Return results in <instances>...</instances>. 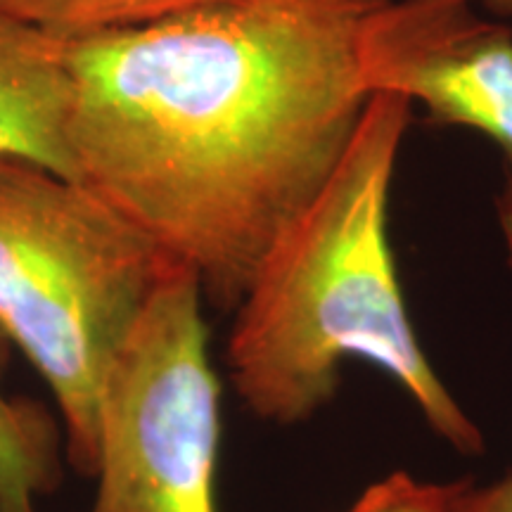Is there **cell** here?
<instances>
[{
    "instance_id": "obj_1",
    "label": "cell",
    "mask_w": 512,
    "mask_h": 512,
    "mask_svg": "<svg viewBox=\"0 0 512 512\" xmlns=\"http://www.w3.org/2000/svg\"><path fill=\"white\" fill-rule=\"evenodd\" d=\"M384 3L216 0L69 43L76 181L235 311L354 138Z\"/></svg>"
},
{
    "instance_id": "obj_2",
    "label": "cell",
    "mask_w": 512,
    "mask_h": 512,
    "mask_svg": "<svg viewBox=\"0 0 512 512\" xmlns=\"http://www.w3.org/2000/svg\"><path fill=\"white\" fill-rule=\"evenodd\" d=\"M411 117L403 95H370L335 171L235 309L226 361L256 418L297 425L335 399L342 363L361 358L411 396L437 437L479 456L484 434L422 351L389 240V197Z\"/></svg>"
},
{
    "instance_id": "obj_3",
    "label": "cell",
    "mask_w": 512,
    "mask_h": 512,
    "mask_svg": "<svg viewBox=\"0 0 512 512\" xmlns=\"http://www.w3.org/2000/svg\"><path fill=\"white\" fill-rule=\"evenodd\" d=\"M171 266L86 185L0 159V325L55 396L81 477L98 467L107 373Z\"/></svg>"
},
{
    "instance_id": "obj_4",
    "label": "cell",
    "mask_w": 512,
    "mask_h": 512,
    "mask_svg": "<svg viewBox=\"0 0 512 512\" xmlns=\"http://www.w3.org/2000/svg\"><path fill=\"white\" fill-rule=\"evenodd\" d=\"M204 302L197 275L171 266L114 358L91 512H219L221 387Z\"/></svg>"
},
{
    "instance_id": "obj_5",
    "label": "cell",
    "mask_w": 512,
    "mask_h": 512,
    "mask_svg": "<svg viewBox=\"0 0 512 512\" xmlns=\"http://www.w3.org/2000/svg\"><path fill=\"white\" fill-rule=\"evenodd\" d=\"M366 91L403 95L439 126L477 131L501 152L498 216L512 238V29L470 0H389L361 36Z\"/></svg>"
},
{
    "instance_id": "obj_6",
    "label": "cell",
    "mask_w": 512,
    "mask_h": 512,
    "mask_svg": "<svg viewBox=\"0 0 512 512\" xmlns=\"http://www.w3.org/2000/svg\"><path fill=\"white\" fill-rule=\"evenodd\" d=\"M67 48V41L0 12V159H27L76 181L67 140Z\"/></svg>"
},
{
    "instance_id": "obj_7",
    "label": "cell",
    "mask_w": 512,
    "mask_h": 512,
    "mask_svg": "<svg viewBox=\"0 0 512 512\" xmlns=\"http://www.w3.org/2000/svg\"><path fill=\"white\" fill-rule=\"evenodd\" d=\"M12 347L0 325V512H38V501L60 486L62 437L43 403L3 392Z\"/></svg>"
},
{
    "instance_id": "obj_8",
    "label": "cell",
    "mask_w": 512,
    "mask_h": 512,
    "mask_svg": "<svg viewBox=\"0 0 512 512\" xmlns=\"http://www.w3.org/2000/svg\"><path fill=\"white\" fill-rule=\"evenodd\" d=\"M216 0H0V12L43 34L74 43L143 29Z\"/></svg>"
},
{
    "instance_id": "obj_9",
    "label": "cell",
    "mask_w": 512,
    "mask_h": 512,
    "mask_svg": "<svg viewBox=\"0 0 512 512\" xmlns=\"http://www.w3.org/2000/svg\"><path fill=\"white\" fill-rule=\"evenodd\" d=\"M465 484L420 482L408 472H394L368 486L344 512H448Z\"/></svg>"
},
{
    "instance_id": "obj_10",
    "label": "cell",
    "mask_w": 512,
    "mask_h": 512,
    "mask_svg": "<svg viewBox=\"0 0 512 512\" xmlns=\"http://www.w3.org/2000/svg\"><path fill=\"white\" fill-rule=\"evenodd\" d=\"M448 512H512V472L486 486L467 482Z\"/></svg>"
},
{
    "instance_id": "obj_11",
    "label": "cell",
    "mask_w": 512,
    "mask_h": 512,
    "mask_svg": "<svg viewBox=\"0 0 512 512\" xmlns=\"http://www.w3.org/2000/svg\"><path fill=\"white\" fill-rule=\"evenodd\" d=\"M470 3H475L477 8L491 12V15L503 19V22L512 19V0H470Z\"/></svg>"
}]
</instances>
